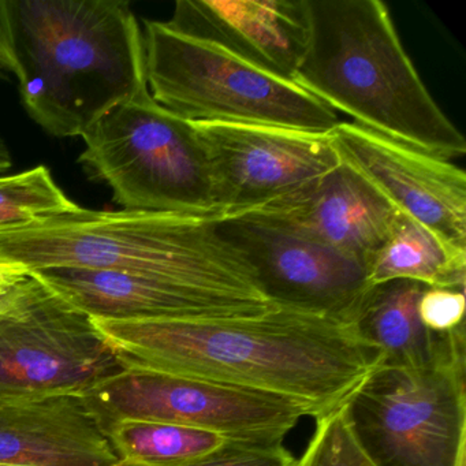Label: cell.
<instances>
[{"label": "cell", "instance_id": "1", "mask_svg": "<svg viewBox=\"0 0 466 466\" xmlns=\"http://www.w3.org/2000/svg\"><path fill=\"white\" fill-rule=\"evenodd\" d=\"M124 368L195 376L297 400L313 419L340 408L381 362L353 324L288 308L247 318H89Z\"/></svg>", "mask_w": 466, "mask_h": 466}, {"label": "cell", "instance_id": "2", "mask_svg": "<svg viewBox=\"0 0 466 466\" xmlns=\"http://www.w3.org/2000/svg\"><path fill=\"white\" fill-rule=\"evenodd\" d=\"M21 100L54 137H83L147 86L143 31L125 0H0Z\"/></svg>", "mask_w": 466, "mask_h": 466}, {"label": "cell", "instance_id": "3", "mask_svg": "<svg viewBox=\"0 0 466 466\" xmlns=\"http://www.w3.org/2000/svg\"><path fill=\"white\" fill-rule=\"evenodd\" d=\"M309 37L293 83L353 124L451 160L462 133L428 92L380 0H305Z\"/></svg>", "mask_w": 466, "mask_h": 466}, {"label": "cell", "instance_id": "4", "mask_svg": "<svg viewBox=\"0 0 466 466\" xmlns=\"http://www.w3.org/2000/svg\"><path fill=\"white\" fill-rule=\"evenodd\" d=\"M222 215L78 207L69 214L0 233V256L31 272H129L266 297L249 261L220 233Z\"/></svg>", "mask_w": 466, "mask_h": 466}, {"label": "cell", "instance_id": "5", "mask_svg": "<svg viewBox=\"0 0 466 466\" xmlns=\"http://www.w3.org/2000/svg\"><path fill=\"white\" fill-rule=\"evenodd\" d=\"M342 410L375 466H466L465 326L441 334L427 364H379Z\"/></svg>", "mask_w": 466, "mask_h": 466}, {"label": "cell", "instance_id": "6", "mask_svg": "<svg viewBox=\"0 0 466 466\" xmlns=\"http://www.w3.org/2000/svg\"><path fill=\"white\" fill-rule=\"evenodd\" d=\"M149 94L187 122L253 124L329 135L339 116L293 81L269 75L212 43L144 21Z\"/></svg>", "mask_w": 466, "mask_h": 466}, {"label": "cell", "instance_id": "7", "mask_svg": "<svg viewBox=\"0 0 466 466\" xmlns=\"http://www.w3.org/2000/svg\"><path fill=\"white\" fill-rule=\"evenodd\" d=\"M83 140L78 162L125 211L222 214L195 127L157 105L148 86L111 108Z\"/></svg>", "mask_w": 466, "mask_h": 466}, {"label": "cell", "instance_id": "8", "mask_svg": "<svg viewBox=\"0 0 466 466\" xmlns=\"http://www.w3.org/2000/svg\"><path fill=\"white\" fill-rule=\"evenodd\" d=\"M86 400L105 428L122 420L167 422L241 443H282L302 417H312L279 395L140 368H125Z\"/></svg>", "mask_w": 466, "mask_h": 466}, {"label": "cell", "instance_id": "9", "mask_svg": "<svg viewBox=\"0 0 466 466\" xmlns=\"http://www.w3.org/2000/svg\"><path fill=\"white\" fill-rule=\"evenodd\" d=\"M124 370L89 316L45 283L20 312L0 319V400L86 398Z\"/></svg>", "mask_w": 466, "mask_h": 466}, {"label": "cell", "instance_id": "10", "mask_svg": "<svg viewBox=\"0 0 466 466\" xmlns=\"http://www.w3.org/2000/svg\"><path fill=\"white\" fill-rule=\"evenodd\" d=\"M208 160L217 208L231 215L293 201L339 167L329 135L190 122Z\"/></svg>", "mask_w": 466, "mask_h": 466}, {"label": "cell", "instance_id": "11", "mask_svg": "<svg viewBox=\"0 0 466 466\" xmlns=\"http://www.w3.org/2000/svg\"><path fill=\"white\" fill-rule=\"evenodd\" d=\"M218 228L249 261L272 304L353 324L370 288L362 264L267 212L222 215Z\"/></svg>", "mask_w": 466, "mask_h": 466}, {"label": "cell", "instance_id": "12", "mask_svg": "<svg viewBox=\"0 0 466 466\" xmlns=\"http://www.w3.org/2000/svg\"><path fill=\"white\" fill-rule=\"evenodd\" d=\"M329 138L340 162L395 209L421 223L447 247L466 253L462 168L353 122H339Z\"/></svg>", "mask_w": 466, "mask_h": 466}, {"label": "cell", "instance_id": "13", "mask_svg": "<svg viewBox=\"0 0 466 466\" xmlns=\"http://www.w3.org/2000/svg\"><path fill=\"white\" fill-rule=\"evenodd\" d=\"M32 274L89 318L195 320L247 318L279 308L258 294L129 272L53 268Z\"/></svg>", "mask_w": 466, "mask_h": 466}, {"label": "cell", "instance_id": "14", "mask_svg": "<svg viewBox=\"0 0 466 466\" xmlns=\"http://www.w3.org/2000/svg\"><path fill=\"white\" fill-rule=\"evenodd\" d=\"M167 23L289 81L309 37L305 0H179Z\"/></svg>", "mask_w": 466, "mask_h": 466}, {"label": "cell", "instance_id": "15", "mask_svg": "<svg viewBox=\"0 0 466 466\" xmlns=\"http://www.w3.org/2000/svg\"><path fill=\"white\" fill-rule=\"evenodd\" d=\"M86 398L0 400V466H118Z\"/></svg>", "mask_w": 466, "mask_h": 466}, {"label": "cell", "instance_id": "16", "mask_svg": "<svg viewBox=\"0 0 466 466\" xmlns=\"http://www.w3.org/2000/svg\"><path fill=\"white\" fill-rule=\"evenodd\" d=\"M253 211L280 218L365 268L386 241L398 214L383 196L343 163L293 201Z\"/></svg>", "mask_w": 466, "mask_h": 466}, {"label": "cell", "instance_id": "17", "mask_svg": "<svg viewBox=\"0 0 466 466\" xmlns=\"http://www.w3.org/2000/svg\"><path fill=\"white\" fill-rule=\"evenodd\" d=\"M425 288L413 280H391L368 290L353 327L379 349L380 364L419 367L435 356L441 334H431L417 312Z\"/></svg>", "mask_w": 466, "mask_h": 466}, {"label": "cell", "instance_id": "18", "mask_svg": "<svg viewBox=\"0 0 466 466\" xmlns=\"http://www.w3.org/2000/svg\"><path fill=\"white\" fill-rule=\"evenodd\" d=\"M367 275L370 286L413 280L427 288L465 289L466 253L447 247L421 223L398 211Z\"/></svg>", "mask_w": 466, "mask_h": 466}, {"label": "cell", "instance_id": "19", "mask_svg": "<svg viewBox=\"0 0 466 466\" xmlns=\"http://www.w3.org/2000/svg\"><path fill=\"white\" fill-rule=\"evenodd\" d=\"M119 462L163 466L204 457L228 441L219 433L167 422L122 420L106 427Z\"/></svg>", "mask_w": 466, "mask_h": 466}, {"label": "cell", "instance_id": "20", "mask_svg": "<svg viewBox=\"0 0 466 466\" xmlns=\"http://www.w3.org/2000/svg\"><path fill=\"white\" fill-rule=\"evenodd\" d=\"M78 207L56 185L46 166L0 176V233L69 214Z\"/></svg>", "mask_w": 466, "mask_h": 466}, {"label": "cell", "instance_id": "21", "mask_svg": "<svg viewBox=\"0 0 466 466\" xmlns=\"http://www.w3.org/2000/svg\"><path fill=\"white\" fill-rule=\"evenodd\" d=\"M315 420V433L296 466H375L351 436L342 406Z\"/></svg>", "mask_w": 466, "mask_h": 466}, {"label": "cell", "instance_id": "22", "mask_svg": "<svg viewBox=\"0 0 466 466\" xmlns=\"http://www.w3.org/2000/svg\"><path fill=\"white\" fill-rule=\"evenodd\" d=\"M296 458L279 444L228 441L225 446L204 457L187 462L163 466H296ZM118 466H141L119 463Z\"/></svg>", "mask_w": 466, "mask_h": 466}, {"label": "cell", "instance_id": "23", "mask_svg": "<svg viewBox=\"0 0 466 466\" xmlns=\"http://www.w3.org/2000/svg\"><path fill=\"white\" fill-rule=\"evenodd\" d=\"M417 312L431 334H449L465 326V289L425 288Z\"/></svg>", "mask_w": 466, "mask_h": 466}, {"label": "cell", "instance_id": "24", "mask_svg": "<svg viewBox=\"0 0 466 466\" xmlns=\"http://www.w3.org/2000/svg\"><path fill=\"white\" fill-rule=\"evenodd\" d=\"M42 286V280L23 264L0 256V319L20 312Z\"/></svg>", "mask_w": 466, "mask_h": 466}, {"label": "cell", "instance_id": "25", "mask_svg": "<svg viewBox=\"0 0 466 466\" xmlns=\"http://www.w3.org/2000/svg\"><path fill=\"white\" fill-rule=\"evenodd\" d=\"M17 75V64H15V56L10 51L9 45L5 39L4 34L0 32V76Z\"/></svg>", "mask_w": 466, "mask_h": 466}, {"label": "cell", "instance_id": "26", "mask_svg": "<svg viewBox=\"0 0 466 466\" xmlns=\"http://www.w3.org/2000/svg\"><path fill=\"white\" fill-rule=\"evenodd\" d=\"M13 166L12 152H10L9 147L6 146L2 137H0V174L5 171L10 170Z\"/></svg>", "mask_w": 466, "mask_h": 466}]
</instances>
